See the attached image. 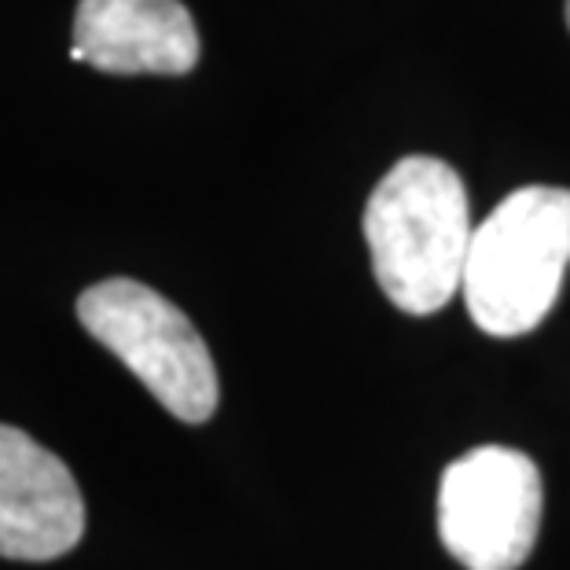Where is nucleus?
<instances>
[{"mask_svg":"<svg viewBox=\"0 0 570 570\" xmlns=\"http://www.w3.org/2000/svg\"><path fill=\"white\" fill-rule=\"evenodd\" d=\"M372 273L412 317L439 313L464 287L471 206L460 174L431 155H409L375 185L365 206Z\"/></svg>","mask_w":570,"mask_h":570,"instance_id":"obj_1","label":"nucleus"},{"mask_svg":"<svg viewBox=\"0 0 570 570\" xmlns=\"http://www.w3.org/2000/svg\"><path fill=\"white\" fill-rule=\"evenodd\" d=\"M570 265V188L512 191L471 236L468 313L487 335L515 338L552 313Z\"/></svg>","mask_w":570,"mask_h":570,"instance_id":"obj_2","label":"nucleus"},{"mask_svg":"<svg viewBox=\"0 0 570 570\" xmlns=\"http://www.w3.org/2000/svg\"><path fill=\"white\" fill-rule=\"evenodd\" d=\"M78 321L148 386L169 416L180 423L214 416L222 386L210 350L196 324L159 291L129 276L92 284L78 298Z\"/></svg>","mask_w":570,"mask_h":570,"instance_id":"obj_3","label":"nucleus"},{"mask_svg":"<svg viewBox=\"0 0 570 570\" xmlns=\"http://www.w3.org/2000/svg\"><path fill=\"white\" fill-rule=\"evenodd\" d=\"M544 487L538 464L508 445H479L445 468L439 533L468 570H519L538 544Z\"/></svg>","mask_w":570,"mask_h":570,"instance_id":"obj_4","label":"nucleus"},{"mask_svg":"<svg viewBox=\"0 0 570 570\" xmlns=\"http://www.w3.org/2000/svg\"><path fill=\"white\" fill-rule=\"evenodd\" d=\"M85 533V501L70 468L27 431L0 423V556L45 563Z\"/></svg>","mask_w":570,"mask_h":570,"instance_id":"obj_5","label":"nucleus"},{"mask_svg":"<svg viewBox=\"0 0 570 570\" xmlns=\"http://www.w3.org/2000/svg\"><path fill=\"white\" fill-rule=\"evenodd\" d=\"M70 59L104 75H188L199 33L180 0H81Z\"/></svg>","mask_w":570,"mask_h":570,"instance_id":"obj_6","label":"nucleus"},{"mask_svg":"<svg viewBox=\"0 0 570 570\" xmlns=\"http://www.w3.org/2000/svg\"><path fill=\"white\" fill-rule=\"evenodd\" d=\"M567 27H570V0H567Z\"/></svg>","mask_w":570,"mask_h":570,"instance_id":"obj_7","label":"nucleus"}]
</instances>
